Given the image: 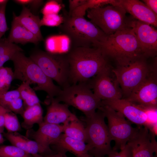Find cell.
I'll list each match as a JSON object with an SVG mask.
<instances>
[{"instance_id": "4", "label": "cell", "mask_w": 157, "mask_h": 157, "mask_svg": "<svg viewBox=\"0 0 157 157\" xmlns=\"http://www.w3.org/2000/svg\"><path fill=\"white\" fill-rule=\"evenodd\" d=\"M61 31L71 41L74 47L98 48L108 36L84 17H64Z\"/></svg>"}, {"instance_id": "39", "label": "cell", "mask_w": 157, "mask_h": 157, "mask_svg": "<svg viewBox=\"0 0 157 157\" xmlns=\"http://www.w3.org/2000/svg\"><path fill=\"white\" fill-rule=\"evenodd\" d=\"M10 112V111L2 106L0 112V132L1 133H3L4 131L5 114Z\"/></svg>"}, {"instance_id": "33", "label": "cell", "mask_w": 157, "mask_h": 157, "mask_svg": "<svg viewBox=\"0 0 157 157\" xmlns=\"http://www.w3.org/2000/svg\"><path fill=\"white\" fill-rule=\"evenodd\" d=\"M62 8L61 4L58 1L50 0L48 1L44 6L42 13L43 15L51 14H58Z\"/></svg>"}, {"instance_id": "44", "label": "cell", "mask_w": 157, "mask_h": 157, "mask_svg": "<svg viewBox=\"0 0 157 157\" xmlns=\"http://www.w3.org/2000/svg\"><path fill=\"white\" fill-rule=\"evenodd\" d=\"M32 155L33 157H45L44 156L39 154H36Z\"/></svg>"}, {"instance_id": "12", "label": "cell", "mask_w": 157, "mask_h": 157, "mask_svg": "<svg viewBox=\"0 0 157 157\" xmlns=\"http://www.w3.org/2000/svg\"><path fill=\"white\" fill-rule=\"evenodd\" d=\"M112 66L98 74L88 83L94 94L101 100H114L122 99V94L115 77H111Z\"/></svg>"}, {"instance_id": "13", "label": "cell", "mask_w": 157, "mask_h": 157, "mask_svg": "<svg viewBox=\"0 0 157 157\" xmlns=\"http://www.w3.org/2000/svg\"><path fill=\"white\" fill-rule=\"evenodd\" d=\"M138 127L136 133L125 146L129 157H154L157 142L154 133L146 127Z\"/></svg>"}, {"instance_id": "37", "label": "cell", "mask_w": 157, "mask_h": 157, "mask_svg": "<svg viewBox=\"0 0 157 157\" xmlns=\"http://www.w3.org/2000/svg\"><path fill=\"white\" fill-rule=\"evenodd\" d=\"M107 156L108 157H129L125 147L119 152L112 149Z\"/></svg>"}, {"instance_id": "7", "label": "cell", "mask_w": 157, "mask_h": 157, "mask_svg": "<svg viewBox=\"0 0 157 157\" xmlns=\"http://www.w3.org/2000/svg\"><path fill=\"white\" fill-rule=\"evenodd\" d=\"M88 83L72 84L62 89L55 99L82 111L86 117L92 115L101 105V100L91 90Z\"/></svg>"}, {"instance_id": "29", "label": "cell", "mask_w": 157, "mask_h": 157, "mask_svg": "<svg viewBox=\"0 0 157 157\" xmlns=\"http://www.w3.org/2000/svg\"><path fill=\"white\" fill-rule=\"evenodd\" d=\"M0 157H33L32 155L13 145L0 146Z\"/></svg>"}, {"instance_id": "18", "label": "cell", "mask_w": 157, "mask_h": 157, "mask_svg": "<svg viewBox=\"0 0 157 157\" xmlns=\"http://www.w3.org/2000/svg\"><path fill=\"white\" fill-rule=\"evenodd\" d=\"M50 145L56 152L66 153L69 151L76 157H92L89 154L88 146L85 142L68 137L64 134H61Z\"/></svg>"}, {"instance_id": "45", "label": "cell", "mask_w": 157, "mask_h": 157, "mask_svg": "<svg viewBox=\"0 0 157 157\" xmlns=\"http://www.w3.org/2000/svg\"><path fill=\"white\" fill-rule=\"evenodd\" d=\"M2 106H1L0 104V111H1V109L2 108Z\"/></svg>"}, {"instance_id": "36", "label": "cell", "mask_w": 157, "mask_h": 157, "mask_svg": "<svg viewBox=\"0 0 157 157\" xmlns=\"http://www.w3.org/2000/svg\"><path fill=\"white\" fill-rule=\"evenodd\" d=\"M86 1V0H69V12L68 15L70 16L74 10L83 4Z\"/></svg>"}, {"instance_id": "21", "label": "cell", "mask_w": 157, "mask_h": 157, "mask_svg": "<svg viewBox=\"0 0 157 157\" xmlns=\"http://www.w3.org/2000/svg\"><path fill=\"white\" fill-rule=\"evenodd\" d=\"M13 18L27 29L35 35L40 41L43 40L40 27V20L38 15L33 14L30 9L25 6L18 16L13 14Z\"/></svg>"}, {"instance_id": "9", "label": "cell", "mask_w": 157, "mask_h": 157, "mask_svg": "<svg viewBox=\"0 0 157 157\" xmlns=\"http://www.w3.org/2000/svg\"><path fill=\"white\" fill-rule=\"evenodd\" d=\"M147 59L142 58L127 66L112 68V72L121 89L122 96L127 98L149 74L153 64L149 65Z\"/></svg>"}, {"instance_id": "41", "label": "cell", "mask_w": 157, "mask_h": 157, "mask_svg": "<svg viewBox=\"0 0 157 157\" xmlns=\"http://www.w3.org/2000/svg\"><path fill=\"white\" fill-rule=\"evenodd\" d=\"M15 2L18 4L23 5H30L33 6L35 2V0H14Z\"/></svg>"}, {"instance_id": "10", "label": "cell", "mask_w": 157, "mask_h": 157, "mask_svg": "<svg viewBox=\"0 0 157 157\" xmlns=\"http://www.w3.org/2000/svg\"><path fill=\"white\" fill-rule=\"evenodd\" d=\"M99 108L108 119L109 133L112 140L115 142L112 149L116 151L122 149L135 134L138 127H133L122 114L109 106L101 104Z\"/></svg>"}, {"instance_id": "14", "label": "cell", "mask_w": 157, "mask_h": 157, "mask_svg": "<svg viewBox=\"0 0 157 157\" xmlns=\"http://www.w3.org/2000/svg\"><path fill=\"white\" fill-rule=\"evenodd\" d=\"M101 104L107 106L121 113L129 121L138 127L145 126L153 132L154 124L151 122L147 111L126 99L101 100Z\"/></svg>"}, {"instance_id": "40", "label": "cell", "mask_w": 157, "mask_h": 157, "mask_svg": "<svg viewBox=\"0 0 157 157\" xmlns=\"http://www.w3.org/2000/svg\"><path fill=\"white\" fill-rule=\"evenodd\" d=\"M45 157H68L66 153L61 152H56L43 155Z\"/></svg>"}, {"instance_id": "22", "label": "cell", "mask_w": 157, "mask_h": 157, "mask_svg": "<svg viewBox=\"0 0 157 157\" xmlns=\"http://www.w3.org/2000/svg\"><path fill=\"white\" fill-rule=\"evenodd\" d=\"M6 39L10 42L22 44L31 42L36 44L40 41L35 35L14 18L9 35Z\"/></svg>"}, {"instance_id": "11", "label": "cell", "mask_w": 157, "mask_h": 157, "mask_svg": "<svg viewBox=\"0 0 157 157\" xmlns=\"http://www.w3.org/2000/svg\"><path fill=\"white\" fill-rule=\"evenodd\" d=\"M157 64H154L147 76L126 98L137 106L157 108Z\"/></svg>"}, {"instance_id": "32", "label": "cell", "mask_w": 157, "mask_h": 157, "mask_svg": "<svg viewBox=\"0 0 157 157\" xmlns=\"http://www.w3.org/2000/svg\"><path fill=\"white\" fill-rule=\"evenodd\" d=\"M20 97V93L18 89L8 91L0 96V104L6 108L10 103Z\"/></svg>"}, {"instance_id": "16", "label": "cell", "mask_w": 157, "mask_h": 157, "mask_svg": "<svg viewBox=\"0 0 157 157\" xmlns=\"http://www.w3.org/2000/svg\"><path fill=\"white\" fill-rule=\"evenodd\" d=\"M39 126L38 129L36 131L31 129L28 130L26 133L27 137L33 139L44 151L45 155L53 153L55 151L50 149V146L63 132L64 125L43 122L39 124Z\"/></svg>"}, {"instance_id": "5", "label": "cell", "mask_w": 157, "mask_h": 157, "mask_svg": "<svg viewBox=\"0 0 157 157\" xmlns=\"http://www.w3.org/2000/svg\"><path fill=\"white\" fill-rule=\"evenodd\" d=\"M104 113L99 108L92 115L84 119L86 124L85 143L92 157H104L113 149Z\"/></svg>"}, {"instance_id": "43", "label": "cell", "mask_w": 157, "mask_h": 157, "mask_svg": "<svg viewBox=\"0 0 157 157\" xmlns=\"http://www.w3.org/2000/svg\"><path fill=\"white\" fill-rule=\"evenodd\" d=\"M8 1L7 0H0V5L6 4Z\"/></svg>"}, {"instance_id": "31", "label": "cell", "mask_w": 157, "mask_h": 157, "mask_svg": "<svg viewBox=\"0 0 157 157\" xmlns=\"http://www.w3.org/2000/svg\"><path fill=\"white\" fill-rule=\"evenodd\" d=\"M64 17L58 14H51L44 15L40 20L41 26H59L63 22Z\"/></svg>"}, {"instance_id": "19", "label": "cell", "mask_w": 157, "mask_h": 157, "mask_svg": "<svg viewBox=\"0 0 157 157\" xmlns=\"http://www.w3.org/2000/svg\"><path fill=\"white\" fill-rule=\"evenodd\" d=\"M50 104L47 108L43 122L51 124H63L76 117L68 108V106L63 104L56 100L54 98L49 99Z\"/></svg>"}, {"instance_id": "20", "label": "cell", "mask_w": 157, "mask_h": 157, "mask_svg": "<svg viewBox=\"0 0 157 157\" xmlns=\"http://www.w3.org/2000/svg\"><path fill=\"white\" fill-rule=\"evenodd\" d=\"M4 135L12 145L31 155L36 154L44 155L45 154L44 150L35 141L29 139L17 132L5 133Z\"/></svg>"}, {"instance_id": "15", "label": "cell", "mask_w": 157, "mask_h": 157, "mask_svg": "<svg viewBox=\"0 0 157 157\" xmlns=\"http://www.w3.org/2000/svg\"><path fill=\"white\" fill-rule=\"evenodd\" d=\"M131 28L147 59L156 57L157 54V30L149 24L138 20L131 16Z\"/></svg>"}, {"instance_id": "23", "label": "cell", "mask_w": 157, "mask_h": 157, "mask_svg": "<svg viewBox=\"0 0 157 157\" xmlns=\"http://www.w3.org/2000/svg\"><path fill=\"white\" fill-rule=\"evenodd\" d=\"M43 112L40 103L26 108L22 115L24 119L22 127L28 130L35 124L42 123L43 122Z\"/></svg>"}, {"instance_id": "6", "label": "cell", "mask_w": 157, "mask_h": 157, "mask_svg": "<svg viewBox=\"0 0 157 157\" xmlns=\"http://www.w3.org/2000/svg\"><path fill=\"white\" fill-rule=\"evenodd\" d=\"M87 13L90 21L108 36L131 28V16L127 17L121 6L109 5L88 10Z\"/></svg>"}, {"instance_id": "42", "label": "cell", "mask_w": 157, "mask_h": 157, "mask_svg": "<svg viewBox=\"0 0 157 157\" xmlns=\"http://www.w3.org/2000/svg\"><path fill=\"white\" fill-rule=\"evenodd\" d=\"M1 133L0 132V144H2L4 141V138Z\"/></svg>"}, {"instance_id": "27", "label": "cell", "mask_w": 157, "mask_h": 157, "mask_svg": "<svg viewBox=\"0 0 157 157\" xmlns=\"http://www.w3.org/2000/svg\"><path fill=\"white\" fill-rule=\"evenodd\" d=\"M27 83L22 82L17 88L26 108L40 103L35 90Z\"/></svg>"}, {"instance_id": "2", "label": "cell", "mask_w": 157, "mask_h": 157, "mask_svg": "<svg viewBox=\"0 0 157 157\" xmlns=\"http://www.w3.org/2000/svg\"><path fill=\"white\" fill-rule=\"evenodd\" d=\"M67 56L70 81L73 84L88 83L91 78L112 66L97 48L74 47Z\"/></svg>"}, {"instance_id": "8", "label": "cell", "mask_w": 157, "mask_h": 157, "mask_svg": "<svg viewBox=\"0 0 157 157\" xmlns=\"http://www.w3.org/2000/svg\"><path fill=\"white\" fill-rule=\"evenodd\" d=\"M30 58L47 76L63 88L70 85L69 65L67 55L38 51Z\"/></svg>"}, {"instance_id": "34", "label": "cell", "mask_w": 157, "mask_h": 157, "mask_svg": "<svg viewBox=\"0 0 157 157\" xmlns=\"http://www.w3.org/2000/svg\"><path fill=\"white\" fill-rule=\"evenodd\" d=\"M5 108L22 115L24 110L23 101L20 97L10 103Z\"/></svg>"}, {"instance_id": "28", "label": "cell", "mask_w": 157, "mask_h": 157, "mask_svg": "<svg viewBox=\"0 0 157 157\" xmlns=\"http://www.w3.org/2000/svg\"><path fill=\"white\" fill-rule=\"evenodd\" d=\"M14 79V72L11 68L0 67V96L8 91Z\"/></svg>"}, {"instance_id": "3", "label": "cell", "mask_w": 157, "mask_h": 157, "mask_svg": "<svg viewBox=\"0 0 157 157\" xmlns=\"http://www.w3.org/2000/svg\"><path fill=\"white\" fill-rule=\"evenodd\" d=\"M22 51L16 52L11 60L14 66V79L35 85L34 90L44 91L49 99L57 97L62 90L60 87L56 85L36 63Z\"/></svg>"}, {"instance_id": "38", "label": "cell", "mask_w": 157, "mask_h": 157, "mask_svg": "<svg viewBox=\"0 0 157 157\" xmlns=\"http://www.w3.org/2000/svg\"><path fill=\"white\" fill-rule=\"evenodd\" d=\"M142 1L155 14L157 15V0H143Z\"/></svg>"}, {"instance_id": "1", "label": "cell", "mask_w": 157, "mask_h": 157, "mask_svg": "<svg viewBox=\"0 0 157 157\" xmlns=\"http://www.w3.org/2000/svg\"><path fill=\"white\" fill-rule=\"evenodd\" d=\"M97 48L109 63L112 61L116 64V67L126 66L138 60L146 58L131 28L108 36Z\"/></svg>"}, {"instance_id": "17", "label": "cell", "mask_w": 157, "mask_h": 157, "mask_svg": "<svg viewBox=\"0 0 157 157\" xmlns=\"http://www.w3.org/2000/svg\"><path fill=\"white\" fill-rule=\"evenodd\" d=\"M118 6L134 19L155 27L157 26V15L142 1L138 0H118Z\"/></svg>"}, {"instance_id": "24", "label": "cell", "mask_w": 157, "mask_h": 157, "mask_svg": "<svg viewBox=\"0 0 157 157\" xmlns=\"http://www.w3.org/2000/svg\"><path fill=\"white\" fill-rule=\"evenodd\" d=\"M63 125V132L66 135L85 143L86 135L85 128L77 117L66 122Z\"/></svg>"}, {"instance_id": "25", "label": "cell", "mask_w": 157, "mask_h": 157, "mask_svg": "<svg viewBox=\"0 0 157 157\" xmlns=\"http://www.w3.org/2000/svg\"><path fill=\"white\" fill-rule=\"evenodd\" d=\"M117 0H86L85 2L74 10L70 16L84 17L88 10L103 6L108 4L116 6Z\"/></svg>"}, {"instance_id": "30", "label": "cell", "mask_w": 157, "mask_h": 157, "mask_svg": "<svg viewBox=\"0 0 157 157\" xmlns=\"http://www.w3.org/2000/svg\"><path fill=\"white\" fill-rule=\"evenodd\" d=\"M7 113L5 115L4 127L8 132L14 133L21 130V127L17 117L14 114Z\"/></svg>"}, {"instance_id": "26", "label": "cell", "mask_w": 157, "mask_h": 157, "mask_svg": "<svg viewBox=\"0 0 157 157\" xmlns=\"http://www.w3.org/2000/svg\"><path fill=\"white\" fill-rule=\"evenodd\" d=\"M19 47L8 42L6 38L0 41V67L3 66L7 61L11 60L14 54L17 52L22 51Z\"/></svg>"}, {"instance_id": "35", "label": "cell", "mask_w": 157, "mask_h": 157, "mask_svg": "<svg viewBox=\"0 0 157 157\" xmlns=\"http://www.w3.org/2000/svg\"><path fill=\"white\" fill-rule=\"evenodd\" d=\"M6 4L0 5V41L2 37L9 29L7 26L5 17Z\"/></svg>"}]
</instances>
